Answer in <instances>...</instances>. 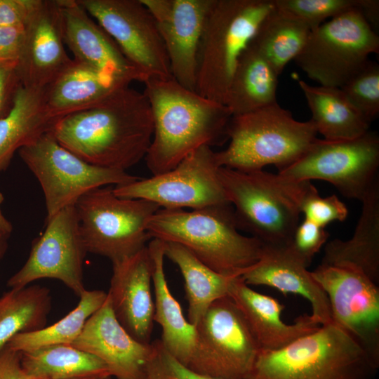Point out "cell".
Here are the masks:
<instances>
[{
  "instance_id": "cell-1",
  "label": "cell",
  "mask_w": 379,
  "mask_h": 379,
  "mask_svg": "<svg viewBox=\"0 0 379 379\" xmlns=\"http://www.w3.org/2000/svg\"><path fill=\"white\" fill-rule=\"evenodd\" d=\"M153 130L147 96L128 86L59 119L51 131L62 147L86 162L126 171L145 158Z\"/></svg>"
},
{
  "instance_id": "cell-2",
  "label": "cell",
  "mask_w": 379,
  "mask_h": 379,
  "mask_svg": "<svg viewBox=\"0 0 379 379\" xmlns=\"http://www.w3.org/2000/svg\"><path fill=\"white\" fill-rule=\"evenodd\" d=\"M144 84L154 126L145 159L152 175L168 171L199 147L227 138L232 115L226 105L184 87L173 77L150 78Z\"/></svg>"
},
{
  "instance_id": "cell-3",
  "label": "cell",
  "mask_w": 379,
  "mask_h": 379,
  "mask_svg": "<svg viewBox=\"0 0 379 379\" xmlns=\"http://www.w3.org/2000/svg\"><path fill=\"white\" fill-rule=\"evenodd\" d=\"M150 239L179 244L213 270L241 277L260 259L264 244L239 232L230 204L190 211L159 208L149 219Z\"/></svg>"
},
{
  "instance_id": "cell-4",
  "label": "cell",
  "mask_w": 379,
  "mask_h": 379,
  "mask_svg": "<svg viewBox=\"0 0 379 379\" xmlns=\"http://www.w3.org/2000/svg\"><path fill=\"white\" fill-rule=\"evenodd\" d=\"M377 368L333 322L282 348L260 350L244 379H373Z\"/></svg>"
},
{
  "instance_id": "cell-5",
  "label": "cell",
  "mask_w": 379,
  "mask_h": 379,
  "mask_svg": "<svg viewBox=\"0 0 379 379\" xmlns=\"http://www.w3.org/2000/svg\"><path fill=\"white\" fill-rule=\"evenodd\" d=\"M311 120L300 121L278 102L232 116L226 149L215 152L220 167L242 171L263 170L274 165L283 170L298 161L316 140Z\"/></svg>"
},
{
  "instance_id": "cell-6",
  "label": "cell",
  "mask_w": 379,
  "mask_h": 379,
  "mask_svg": "<svg viewBox=\"0 0 379 379\" xmlns=\"http://www.w3.org/2000/svg\"><path fill=\"white\" fill-rule=\"evenodd\" d=\"M218 176L239 230L266 245H286L300 222L298 201L305 181L263 170L220 167Z\"/></svg>"
},
{
  "instance_id": "cell-7",
  "label": "cell",
  "mask_w": 379,
  "mask_h": 379,
  "mask_svg": "<svg viewBox=\"0 0 379 379\" xmlns=\"http://www.w3.org/2000/svg\"><path fill=\"white\" fill-rule=\"evenodd\" d=\"M274 6L273 0H214L198 52L196 91L225 105L244 51Z\"/></svg>"
},
{
  "instance_id": "cell-8",
  "label": "cell",
  "mask_w": 379,
  "mask_h": 379,
  "mask_svg": "<svg viewBox=\"0 0 379 379\" xmlns=\"http://www.w3.org/2000/svg\"><path fill=\"white\" fill-rule=\"evenodd\" d=\"M87 253L104 256L112 263L147 247V226L160 207L140 199L119 197L113 188L101 187L81 196L74 205Z\"/></svg>"
},
{
  "instance_id": "cell-9",
  "label": "cell",
  "mask_w": 379,
  "mask_h": 379,
  "mask_svg": "<svg viewBox=\"0 0 379 379\" xmlns=\"http://www.w3.org/2000/svg\"><path fill=\"white\" fill-rule=\"evenodd\" d=\"M378 53V35L354 8L311 31L294 61L320 86L340 88Z\"/></svg>"
},
{
  "instance_id": "cell-10",
  "label": "cell",
  "mask_w": 379,
  "mask_h": 379,
  "mask_svg": "<svg viewBox=\"0 0 379 379\" xmlns=\"http://www.w3.org/2000/svg\"><path fill=\"white\" fill-rule=\"evenodd\" d=\"M39 180L45 197L46 220L74 206L88 192L108 185H121L139 178L126 171L91 164L62 147L51 131L18 150Z\"/></svg>"
},
{
  "instance_id": "cell-11",
  "label": "cell",
  "mask_w": 379,
  "mask_h": 379,
  "mask_svg": "<svg viewBox=\"0 0 379 379\" xmlns=\"http://www.w3.org/2000/svg\"><path fill=\"white\" fill-rule=\"evenodd\" d=\"M379 137L370 130L352 140L318 139L294 164L279 171L292 181L321 180L343 196L360 201L378 182Z\"/></svg>"
},
{
  "instance_id": "cell-12",
  "label": "cell",
  "mask_w": 379,
  "mask_h": 379,
  "mask_svg": "<svg viewBox=\"0 0 379 379\" xmlns=\"http://www.w3.org/2000/svg\"><path fill=\"white\" fill-rule=\"evenodd\" d=\"M215 152L204 145L168 171L117 185L119 197L140 199L160 208L193 209L230 204L218 176Z\"/></svg>"
},
{
  "instance_id": "cell-13",
  "label": "cell",
  "mask_w": 379,
  "mask_h": 379,
  "mask_svg": "<svg viewBox=\"0 0 379 379\" xmlns=\"http://www.w3.org/2000/svg\"><path fill=\"white\" fill-rule=\"evenodd\" d=\"M77 1L112 38L142 83L150 78L172 77L156 22L140 0Z\"/></svg>"
},
{
  "instance_id": "cell-14",
  "label": "cell",
  "mask_w": 379,
  "mask_h": 379,
  "mask_svg": "<svg viewBox=\"0 0 379 379\" xmlns=\"http://www.w3.org/2000/svg\"><path fill=\"white\" fill-rule=\"evenodd\" d=\"M196 328L198 355L190 369L222 379H244L260 347L232 298L213 302Z\"/></svg>"
},
{
  "instance_id": "cell-15",
  "label": "cell",
  "mask_w": 379,
  "mask_h": 379,
  "mask_svg": "<svg viewBox=\"0 0 379 379\" xmlns=\"http://www.w3.org/2000/svg\"><path fill=\"white\" fill-rule=\"evenodd\" d=\"M326 293L331 322L347 332L379 367V286L352 268L320 264L311 272Z\"/></svg>"
},
{
  "instance_id": "cell-16",
  "label": "cell",
  "mask_w": 379,
  "mask_h": 379,
  "mask_svg": "<svg viewBox=\"0 0 379 379\" xmlns=\"http://www.w3.org/2000/svg\"><path fill=\"white\" fill-rule=\"evenodd\" d=\"M46 221L44 232L33 243L27 261L9 278L7 286L21 288L40 279H55L79 297L86 291L83 264L87 252L74 205Z\"/></svg>"
},
{
  "instance_id": "cell-17",
  "label": "cell",
  "mask_w": 379,
  "mask_h": 379,
  "mask_svg": "<svg viewBox=\"0 0 379 379\" xmlns=\"http://www.w3.org/2000/svg\"><path fill=\"white\" fill-rule=\"evenodd\" d=\"M140 1L156 22L173 78L184 87L196 91L199 47L206 18L214 0Z\"/></svg>"
},
{
  "instance_id": "cell-18",
  "label": "cell",
  "mask_w": 379,
  "mask_h": 379,
  "mask_svg": "<svg viewBox=\"0 0 379 379\" xmlns=\"http://www.w3.org/2000/svg\"><path fill=\"white\" fill-rule=\"evenodd\" d=\"M72 345L100 359L117 379H147L154 352L153 343L136 340L121 326L108 295Z\"/></svg>"
},
{
  "instance_id": "cell-19",
  "label": "cell",
  "mask_w": 379,
  "mask_h": 379,
  "mask_svg": "<svg viewBox=\"0 0 379 379\" xmlns=\"http://www.w3.org/2000/svg\"><path fill=\"white\" fill-rule=\"evenodd\" d=\"M72 62L65 48L58 0H42L24 27L17 72L27 88H45Z\"/></svg>"
},
{
  "instance_id": "cell-20",
  "label": "cell",
  "mask_w": 379,
  "mask_h": 379,
  "mask_svg": "<svg viewBox=\"0 0 379 379\" xmlns=\"http://www.w3.org/2000/svg\"><path fill=\"white\" fill-rule=\"evenodd\" d=\"M152 270L147 247L112 263L107 295L114 314L136 340L149 344L154 316Z\"/></svg>"
},
{
  "instance_id": "cell-21",
  "label": "cell",
  "mask_w": 379,
  "mask_h": 379,
  "mask_svg": "<svg viewBox=\"0 0 379 379\" xmlns=\"http://www.w3.org/2000/svg\"><path fill=\"white\" fill-rule=\"evenodd\" d=\"M65 45L73 60L102 72L142 82L117 44L77 0H58Z\"/></svg>"
},
{
  "instance_id": "cell-22",
  "label": "cell",
  "mask_w": 379,
  "mask_h": 379,
  "mask_svg": "<svg viewBox=\"0 0 379 379\" xmlns=\"http://www.w3.org/2000/svg\"><path fill=\"white\" fill-rule=\"evenodd\" d=\"M248 285L266 286L284 295L296 294L311 305V318L319 325L331 322L328 296L311 272L284 246L264 244L259 260L241 276Z\"/></svg>"
},
{
  "instance_id": "cell-23",
  "label": "cell",
  "mask_w": 379,
  "mask_h": 379,
  "mask_svg": "<svg viewBox=\"0 0 379 379\" xmlns=\"http://www.w3.org/2000/svg\"><path fill=\"white\" fill-rule=\"evenodd\" d=\"M228 296L244 316L260 350L282 348L320 326L307 314L299 316L294 324L285 323L281 318L284 305L276 298L252 289L241 277L232 280Z\"/></svg>"
},
{
  "instance_id": "cell-24",
  "label": "cell",
  "mask_w": 379,
  "mask_h": 379,
  "mask_svg": "<svg viewBox=\"0 0 379 379\" xmlns=\"http://www.w3.org/2000/svg\"><path fill=\"white\" fill-rule=\"evenodd\" d=\"M147 247L154 293V321L162 330L161 343L175 359L192 368L199 350L197 328L185 317L168 287L164 265V241L151 239Z\"/></svg>"
},
{
  "instance_id": "cell-25",
  "label": "cell",
  "mask_w": 379,
  "mask_h": 379,
  "mask_svg": "<svg viewBox=\"0 0 379 379\" xmlns=\"http://www.w3.org/2000/svg\"><path fill=\"white\" fill-rule=\"evenodd\" d=\"M131 81L72 59L71 64L44 88L47 111L55 120L104 100Z\"/></svg>"
},
{
  "instance_id": "cell-26",
  "label": "cell",
  "mask_w": 379,
  "mask_h": 379,
  "mask_svg": "<svg viewBox=\"0 0 379 379\" xmlns=\"http://www.w3.org/2000/svg\"><path fill=\"white\" fill-rule=\"evenodd\" d=\"M361 203V213L352 237L327 242L321 264L354 269L378 284L379 183Z\"/></svg>"
},
{
  "instance_id": "cell-27",
  "label": "cell",
  "mask_w": 379,
  "mask_h": 379,
  "mask_svg": "<svg viewBox=\"0 0 379 379\" xmlns=\"http://www.w3.org/2000/svg\"><path fill=\"white\" fill-rule=\"evenodd\" d=\"M56 121L47 111L44 88L20 85L11 109L0 118V171L17 150L51 131Z\"/></svg>"
},
{
  "instance_id": "cell-28",
  "label": "cell",
  "mask_w": 379,
  "mask_h": 379,
  "mask_svg": "<svg viewBox=\"0 0 379 379\" xmlns=\"http://www.w3.org/2000/svg\"><path fill=\"white\" fill-rule=\"evenodd\" d=\"M279 74L251 42L239 58L225 105L232 116L248 113L277 101Z\"/></svg>"
},
{
  "instance_id": "cell-29",
  "label": "cell",
  "mask_w": 379,
  "mask_h": 379,
  "mask_svg": "<svg viewBox=\"0 0 379 379\" xmlns=\"http://www.w3.org/2000/svg\"><path fill=\"white\" fill-rule=\"evenodd\" d=\"M318 133L326 140L359 138L369 131L370 124L346 98L340 88L312 86L299 79Z\"/></svg>"
},
{
  "instance_id": "cell-30",
  "label": "cell",
  "mask_w": 379,
  "mask_h": 379,
  "mask_svg": "<svg viewBox=\"0 0 379 379\" xmlns=\"http://www.w3.org/2000/svg\"><path fill=\"white\" fill-rule=\"evenodd\" d=\"M164 252L181 272L188 304L187 320L196 326L213 302L228 295L231 283L237 277L213 270L179 244L164 241Z\"/></svg>"
},
{
  "instance_id": "cell-31",
  "label": "cell",
  "mask_w": 379,
  "mask_h": 379,
  "mask_svg": "<svg viewBox=\"0 0 379 379\" xmlns=\"http://www.w3.org/2000/svg\"><path fill=\"white\" fill-rule=\"evenodd\" d=\"M20 353L23 368L33 379L111 376L103 361L72 344L48 345Z\"/></svg>"
},
{
  "instance_id": "cell-32",
  "label": "cell",
  "mask_w": 379,
  "mask_h": 379,
  "mask_svg": "<svg viewBox=\"0 0 379 379\" xmlns=\"http://www.w3.org/2000/svg\"><path fill=\"white\" fill-rule=\"evenodd\" d=\"M51 308L46 287L28 285L4 293L0 297V350L15 335L45 327Z\"/></svg>"
},
{
  "instance_id": "cell-33",
  "label": "cell",
  "mask_w": 379,
  "mask_h": 379,
  "mask_svg": "<svg viewBox=\"0 0 379 379\" xmlns=\"http://www.w3.org/2000/svg\"><path fill=\"white\" fill-rule=\"evenodd\" d=\"M310 32L305 23L274 6L260 25L251 43L280 75L289 62L300 53Z\"/></svg>"
},
{
  "instance_id": "cell-34",
  "label": "cell",
  "mask_w": 379,
  "mask_h": 379,
  "mask_svg": "<svg viewBox=\"0 0 379 379\" xmlns=\"http://www.w3.org/2000/svg\"><path fill=\"white\" fill-rule=\"evenodd\" d=\"M107 293L86 290L77 305L55 324L39 330L20 333L7 344L11 349L25 352L41 347L72 344L81 334L86 321L105 302Z\"/></svg>"
},
{
  "instance_id": "cell-35",
  "label": "cell",
  "mask_w": 379,
  "mask_h": 379,
  "mask_svg": "<svg viewBox=\"0 0 379 379\" xmlns=\"http://www.w3.org/2000/svg\"><path fill=\"white\" fill-rule=\"evenodd\" d=\"M340 89L369 124L378 117L379 65L376 62L368 60Z\"/></svg>"
},
{
  "instance_id": "cell-36",
  "label": "cell",
  "mask_w": 379,
  "mask_h": 379,
  "mask_svg": "<svg viewBox=\"0 0 379 379\" xmlns=\"http://www.w3.org/2000/svg\"><path fill=\"white\" fill-rule=\"evenodd\" d=\"M284 13L305 23L311 31L326 20L350 9L359 8L360 0H273ZM327 21V20H326Z\"/></svg>"
},
{
  "instance_id": "cell-37",
  "label": "cell",
  "mask_w": 379,
  "mask_h": 379,
  "mask_svg": "<svg viewBox=\"0 0 379 379\" xmlns=\"http://www.w3.org/2000/svg\"><path fill=\"white\" fill-rule=\"evenodd\" d=\"M298 205L304 219L322 227L345 220L348 214L346 205L336 195L321 197L310 181H305Z\"/></svg>"
},
{
  "instance_id": "cell-38",
  "label": "cell",
  "mask_w": 379,
  "mask_h": 379,
  "mask_svg": "<svg viewBox=\"0 0 379 379\" xmlns=\"http://www.w3.org/2000/svg\"><path fill=\"white\" fill-rule=\"evenodd\" d=\"M329 233L306 219L299 222L288 243L286 245L291 253L308 267L314 257L327 243Z\"/></svg>"
},
{
  "instance_id": "cell-39",
  "label": "cell",
  "mask_w": 379,
  "mask_h": 379,
  "mask_svg": "<svg viewBox=\"0 0 379 379\" xmlns=\"http://www.w3.org/2000/svg\"><path fill=\"white\" fill-rule=\"evenodd\" d=\"M153 344L154 352L148 368L147 379H222L186 367L164 348L160 340H156Z\"/></svg>"
},
{
  "instance_id": "cell-40",
  "label": "cell",
  "mask_w": 379,
  "mask_h": 379,
  "mask_svg": "<svg viewBox=\"0 0 379 379\" xmlns=\"http://www.w3.org/2000/svg\"><path fill=\"white\" fill-rule=\"evenodd\" d=\"M42 0H0V27H25Z\"/></svg>"
},
{
  "instance_id": "cell-41",
  "label": "cell",
  "mask_w": 379,
  "mask_h": 379,
  "mask_svg": "<svg viewBox=\"0 0 379 379\" xmlns=\"http://www.w3.org/2000/svg\"><path fill=\"white\" fill-rule=\"evenodd\" d=\"M17 61L0 62V118L11 109L21 82L17 72Z\"/></svg>"
},
{
  "instance_id": "cell-42",
  "label": "cell",
  "mask_w": 379,
  "mask_h": 379,
  "mask_svg": "<svg viewBox=\"0 0 379 379\" xmlns=\"http://www.w3.org/2000/svg\"><path fill=\"white\" fill-rule=\"evenodd\" d=\"M24 27H0V62L18 60Z\"/></svg>"
},
{
  "instance_id": "cell-43",
  "label": "cell",
  "mask_w": 379,
  "mask_h": 379,
  "mask_svg": "<svg viewBox=\"0 0 379 379\" xmlns=\"http://www.w3.org/2000/svg\"><path fill=\"white\" fill-rule=\"evenodd\" d=\"M0 379H33L22 366L20 353L7 345L0 350Z\"/></svg>"
},
{
  "instance_id": "cell-44",
  "label": "cell",
  "mask_w": 379,
  "mask_h": 379,
  "mask_svg": "<svg viewBox=\"0 0 379 379\" xmlns=\"http://www.w3.org/2000/svg\"><path fill=\"white\" fill-rule=\"evenodd\" d=\"M359 9L364 16L366 21L375 31L379 25V1L360 0Z\"/></svg>"
},
{
  "instance_id": "cell-45",
  "label": "cell",
  "mask_w": 379,
  "mask_h": 379,
  "mask_svg": "<svg viewBox=\"0 0 379 379\" xmlns=\"http://www.w3.org/2000/svg\"><path fill=\"white\" fill-rule=\"evenodd\" d=\"M4 199V195L0 192V231L11 234L13 230L12 225L3 215L1 209V205L3 203Z\"/></svg>"
},
{
  "instance_id": "cell-46",
  "label": "cell",
  "mask_w": 379,
  "mask_h": 379,
  "mask_svg": "<svg viewBox=\"0 0 379 379\" xmlns=\"http://www.w3.org/2000/svg\"><path fill=\"white\" fill-rule=\"evenodd\" d=\"M10 234L0 231V260L4 257L8 248V239Z\"/></svg>"
},
{
  "instance_id": "cell-47",
  "label": "cell",
  "mask_w": 379,
  "mask_h": 379,
  "mask_svg": "<svg viewBox=\"0 0 379 379\" xmlns=\"http://www.w3.org/2000/svg\"><path fill=\"white\" fill-rule=\"evenodd\" d=\"M82 379H112L111 376H102V377H95V378H87Z\"/></svg>"
}]
</instances>
